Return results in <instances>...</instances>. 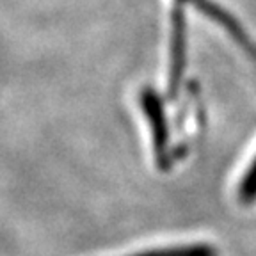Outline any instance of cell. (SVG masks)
<instances>
[{"mask_svg":"<svg viewBox=\"0 0 256 256\" xmlns=\"http://www.w3.org/2000/svg\"><path fill=\"white\" fill-rule=\"evenodd\" d=\"M140 107L144 108V114H146V120H148L150 124L155 162L158 164L160 169L166 171L172 164V158L169 155V130L162 102L155 94V91L148 88L140 92Z\"/></svg>","mask_w":256,"mask_h":256,"instance_id":"6da1fadb","label":"cell"},{"mask_svg":"<svg viewBox=\"0 0 256 256\" xmlns=\"http://www.w3.org/2000/svg\"><path fill=\"white\" fill-rule=\"evenodd\" d=\"M187 62V20L180 4H176L171 14V59H169V94L174 98L184 78Z\"/></svg>","mask_w":256,"mask_h":256,"instance_id":"7a4b0ae2","label":"cell"},{"mask_svg":"<svg viewBox=\"0 0 256 256\" xmlns=\"http://www.w3.org/2000/svg\"><path fill=\"white\" fill-rule=\"evenodd\" d=\"M180 4H190L192 8H196L198 11L203 12L206 18L216 22L219 27H222L233 38L236 44H238L249 57L256 62V44L251 41V38L246 34V30L240 27L238 22L230 14L228 11H224L219 4H216L214 0H178Z\"/></svg>","mask_w":256,"mask_h":256,"instance_id":"3957f363","label":"cell"},{"mask_svg":"<svg viewBox=\"0 0 256 256\" xmlns=\"http://www.w3.org/2000/svg\"><path fill=\"white\" fill-rule=\"evenodd\" d=\"M130 256H217V251L206 244H192V246H174V248H160L148 249Z\"/></svg>","mask_w":256,"mask_h":256,"instance_id":"277c9868","label":"cell"},{"mask_svg":"<svg viewBox=\"0 0 256 256\" xmlns=\"http://www.w3.org/2000/svg\"><path fill=\"white\" fill-rule=\"evenodd\" d=\"M238 200L242 204H252L256 201V156L248 168V172L240 182Z\"/></svg>","mask_w":256,"mask_h":256,"instance_id":"5b68a950","label":"cell"}]
</instances>
